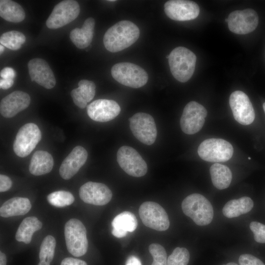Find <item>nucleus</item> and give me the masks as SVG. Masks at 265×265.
Wrapping results in <instances>:
<instances>
[{"mask_svg": "<svg viewBox=\"0 0 265 265\" xmlns=\"http://www.w3.org/2000/svg\"><path fill=\"white\" fill-rule=\"evenodd\" d=\"M41 132L34 123L25 124L18 131L13 143V150L19 157L29 155L41 139Z\"/></svg>", "mask_w": 265, "mask_h": 265, "instance_id": "obj_7", "label": "nucleus"}, {"mask_svg": "<svg viewBox=\"0 0 265 265\" xmlns=\"http://www.w3.org/2000/svg\"><path fill=\"white\" fill-rule=\"evenodd\" d=\"M195 54L184 47H178L169 54L168 63L173 77L181 82L188 81L195 70Z\"/></svg>", "mask_w": 265, "mask_h": 265, "instance_id": "obj_2", "label": "nucleus"}, {"mask_svg": "<svg viewBox=\"0 0 265 265\" xmlns=\"http://www.w3.org/2000/svg\"><path fill=\"white\" fill-rule=\"evenodd\" d=\"M189 257V253L187 249L176 247L168 257L167 265H187Z\"/></svg>", "mask_w": 265, "mask_h": 265, "instance_id": "obj_32", "label": "nucleus"}, {"mask_svg": "<svg viewBox=\"0 0 265 265\" xmlns=\"http://www.w3.org/2000/svg\"><path fill=\"white\" fill-rule=\"evenodd\" d=\"M31 205L27 198L15 197L5 202L0 208V214L3 217L23 215L30 210Z\"/></svg>", "mask_w": 265, "mask_h": 265, "instance_id": "obj_23", "label": "nucleus"}, {"mask_svg": "<svg viewBox=\"0 0 265 265\" xmlns=\"http://www.w3.org/2000/svg\"><path fill=\"white\" fill-rule=\"evenodd\" d=\"M55 246L56 240L51 235L46 236L40 246L39 254L40 261L50 263L54 257Z\"/></svg>", "mask_w": 265, "mask_h": 265, "instance_id": "obj_31", "label": "nucleus"}, {"mask_svg": "<svg viewBox=\"0 0 265 265\" xmlns=\"http://www.w3.org/2000/svg\"><path fill=\"white\" fill-rule=\"evenodd\" d=\"M25 36L21 32L11 30L3 33L0 37V44L14 51L20 49L25 41Z\"/></svg>", "mask_w": 265, "mask_h": 265, "instance_id": "obj_29", "label": "nucleus"}, {"mask_svg": "<svg viewBox=\"0 0 265 265\" xmlns=\"http://www.w3.org/2000/svg\"><path fill=\"white\" fill-rule=\"evenodd\" d=\"M111 233L116 238L125 237L128 232H132L137 226L135 215L130 212H123L116 215L112 221Z\"/></svg>", "mask_w": 265, "mask_h": 265, "instance_id": "obj_21", "label": "nucleus"}, {"mask_svg": "<svg viewBox=\"0 0 265 265\" xmlns=\"http://www.w3.org/2000/svg\"><path fill=\"white\" fill-rule=\"evenodd\" d=\"M42 224L35 216L25 218L19 226L15 235L16 239L19 242L28 244L31 242L34 232L41 229Z\"/></svg>", "mask_w": 265, "mask_h": 265, "instance_id": "obj_26", "label": "nucleus"}, {"mask_svg": "<svg viewBox=\"0 0 265 265\" xmlns=\"http://www.w3.org/2000/svg\"><path fill=\"white\" fill-rule=\"evenodd\" d=\"M6 265V257L4 253L0 252V265Z\"/></svg>", "mask_w": 265, "mask_h": 265, "instance_id": "obj_43", "label": "nucleus"}, {"mask_svg": "<svg viewBox=\"0 0 265 265\" xmlns=\"http://www.w3.org/2000/svg\"><path fill=\"white\" fill-rule=\"evenodd\" d=\"M81 95L88 103L93 98L96 92V85L90 80H82L78 83Z\"/></svg>", "mask_w": 265, "mask_h": 265, "instance_id": "obj_34", "label": "nucleus"}, {"mask_svg": "<svg viewBox=\"0 0 265 265\" xmlns=\"http://www.w3.org/2000/svg\"><path fill=\"white\" fill-rule=\"evenodd\" d=\"M121 108L115 101L107 99H98L87 107L88 116L93 120L105 122L114 119L120 113Z\"/></svg>", "mask_w": 265, "mask_h": 265, "instance_id": "obj_17", "label": "nucleus"}, {"mask_svg": "<svg viewBox=\"0 0 265 265\" xmlns=\"http://www.w3.org/2000/svg\"><path fill=\"white\" fill-rule=\"evenodd\" d=\"M4 50V48L3 46L0 44V54H1L2 53Z\"/></svg>", "mask_w": 265, "mask_h": 265, "instance_id": "obj_45", "label": "nucleus"}, {"mask_svg": "<svg viewBox=\"0 0 265 265\" xmlns=\"http://www.w3.org/2000/svg\"><path fill=\"white\" fill-rule=\"evenodd\" d=\"M95 20L91 17L85 20L81 28H75L70 33V38L79 49H84L91 43L94 33Z\"/></svg>", "mask_w": 265, "mask_h": 265, "instance_id": "obj_22", "label": "nucleus"}, {"mask_svg": "<svg viewBox=\"0 0 265 265\" xmlns=\"http://www.w3.org/2000/svg\"><path fill=\"white\" fill-rule=\"evenodd\" d=\"M149 251L153 258L151 265H167V254L164 248L158 243H152Z\"/></svg>", "mask_w": 265, "mask_h": 265, "instance_id": "obj_33", "label": "nucleus"}, {"mask_svg": "<svg viewBox=\"0 0 265 265\" xmlns=\"http://www.w3.org/2000/svg\"><path fill=\"white\" fill-rule=\"evenodd\" d=\"M79 195L84 202L97 206L106 205L112 196L111 191L106 185L93 182L82 185L80 188Z\"/></svg>", "mask_w": 265, "mask_h": 265, "instance_id": "obj_16", "label": "nucleus"}, {"mask_svg": "<svg viewBox=\"0 0 265 265\" xmlns=\"http://www.w3.org/2000/svg\"><path fill=\"white\" fill-rule=\"evenodd\" d=\"M14 84V80L3 79L0 80V87L3 89H7L11 87Z\"/></svg>", "mask_w": 265, "mask_h": 265, "instance_id": "obj_41", "label": "nucleus"}, {"mask_svg": "<svg viewBox=\"0 0 265 265\" xmlns=\"http://www.w3.org/2000/svg\"><path fill=\"white\" fill-rule=\"evenodd\" d=\"M211 179L213 186L218 189L229 187L232 179V174L229 168L220 163L212 164L210 169Z\"/></svg>", "mask_w": 265, "mask_h": 265, "instance_id": "obj_28", "label": "nucleus"}, {"mask_svg": "<svg viewBox=\"0 0 265 265\" xmlns=\"http://www.w3.org/2000/svg\"><path fill=\"white\" fill-rule=\"evenodd\" d=\"M47 200L52 205L56 207H64L71 205L75 200L73 195L70 192L60 190L49 194Z\"/></svg>", "mask_w": 265, "mask_h": 265, "instance_id": "obj_30", "label": "nucleus"}, {"mask_svg": "<svg viewBox=\"0 0 265 265\" xmlns=\"http://www.w3.org/2000/svg\"><path fill=\"white\" fill-rule=\"evenodd\" d=\"M253 206V200L249 197L244 196L228 201L223 207L222 212L228 218L236 217L250 212Z\"/></svg>", "mask_w": 265, "mask_h": 265, "instance_id": "obj_25", "label": "nucleus"}, {"mask_svg": "<svg viewBox=\"0 0 265 265\" xmlns=\"http://www.w3.org/2000/svg\"><path fill=\"white\" fill-rule=\"evenodd\" d=\"M111 72L113 79L119 83L134 88L144 86L148 80V75L143 68L130 62L114 65Z\"/></svg>", "mask_w": 265, "mask_h": 265, "instance_id": "obj_5", "label": "nucleus"}, {"mask_svg": "<svg viewBox=\"0 0 265 265\" xmlns=\"http://www.w3.org/2000/svg\"><path fill=\"white\" fill-rule=\"evenodd\" d=\"M238 262L239 265H265L261 260L248 254L241 255Z\"/></svg>", "mask_w": 265, "mask_h": 265, "instance_id": "obj_36", "label": "nucleus"}, {"mask_svg": "<svg viewBox=\"0 0 265 265\" xmlns=\"http://www.w3.org/2000/svg\"><path fill=\"white\" fill-rule=\"evenodd\" d=\"M250 229L254 234L255 240L259 243H265V225L256 221L251 222Z\"/></svg>", "mask_w": 265, "mask_h": 265, "instance_id": "obj_35", "label": "nucleus"}, {"mask_svg": "<svg viewBox=\"0 0 265 265\" xmlns=\"http://www.w3.org/2000/svg\"><path fill=\"white\" fill-rule=\"evenodd\" d=\"M66 245L69 252L75 257L84 255L88 249L86 230L79 219L72 218L64 226Z\"/></svg>", "mask_w": 265, "mask_h": 265, "instance_id": "obj_4", "label": "nucleus"}, {"mask_svg": "<svg viewBox=\"0 0 265 265\" xmlns=\"http://www.w3.org/2000/svg\"><path fill=\"white\" fill-rule=\"evenodd\" d=\"M140 31L130 21H121L109 28L105 33L103 42L106 49L112 53L122 51L138 39Z\"/></svg>", "mask_w": 265, "mask_h": 265, "instance_id": "obj_1", "label": "nucleus"}, {"mask_svg": "<svg viewBox=\"0 0 265 265\" xmlns=\"http://www.w3.org/2000/svg\"><path fill=\"white\" fill-rule=\"evenodd\" d=\"M53 166L52 155L47 151L39 150L35 152L29 165V171L35 176H40L51 172Z\"/></svg>", "mask_w": 265, "mask_h": 265, "instance_id": "obj_24", "label": "nucleus"}, {"mask_svg": "<svg viewBox=\"0 0 265 265\" xmlns=\"http://www.w3.org/2000/svg\"><path fill=\"white\" fill-rule=\"evenodd\" d=\"M12 182L7 176L1 174L0 175V191L4 192L8 190L11 187Z\"/></svg>", "mask_w": 265, "mask_h": 265, "instance_id": "obj_38", "label": "nucleus"}, {"mask_svg": "<svg viewBox=\"0 0 265 265\" xmlns=\"http://www.w3.org/2000/svg\"><path fill=\"white\" fill-rule=\"evenodd\" d=\"M38 265H50V263L46 261H40Z\"/></svg>", "mask_w": 265, "mask_h": 265, "instance_id": "obj_44", "label": "nucleus"}, {"mask_svg": "<svg viewBox=\"0 0 265 265\" xmlns=\"http://www.w3.org/2000/svg\"><path fill=\"white\" fill-rule=\"evenodd\" d=\"M71 95L74 104L80 108H84L87 106V102L81 95L78 88L74 89L71 92Z\"/></svg>", "mask_w": 265, "mask_h": 265, "instance_id": "obj_37", "label": "nucleus"}, {"mask_svg": "<svg viewBox=\"0 0 265 265\" xmlns=\"http://www.w3.org/2000/svg\"><path fill=\"white\" fill-rule=\"evenodd\" d=\"M263 109L265 111V102L263 104Z\"/></svg>", "mask_w": 265, "mask_h": 265, "instance_id": "obj_47", "label": "nucleus"}, {"mask_svg": "<svg viewBox=\"0 0 265 265\" xmlns=\"http://www.w3.org/2000/svg\"><path fill=\"white\" fill-rule=\"evenodd\" d=\"M80 12V5L77 1L63 0L54 7L46 25L50 29L61 27L76 19Z\"/></svg>", "mask_w": 265, "mask_h": 265, "instance_id": "obj_11", "label": "nucleus"}, {"mask_svg": "<svg viewBox=\"0 0 265 265\" xmlns=\"http://www.w3.org/2000/svg\"><path fill=\"white\" fill-rule=\"evenodd\" d=\"M0 16L8 22L19 23L25 19L26 14L23 7L16 2L0 0Z\"/></svg>", "mask_w": 265, "mask_h": 265, "instance_id": "obj_27", "label": "nucleus"}, {"mask_svg": "<svg viewBox=\"0 0 265 265\" xmlns=\"http://www.w3.org/2000/svg\"><path fill=\"white\" fill-rule=\"evenodd\" d=\"M207 115L206 108L195 101L189 102L185 107L180 119L182 131L187 134L198 132L203 127Z\"/></svg>", "mask_w": 265, "mask_h": 265, "instance_id": "obj_12", "label": "nucleus"}, {"mask_svg": "<svg viewBox=\"0 0 265 265\" xmlns=\"http://www.w3.org/2000/svg\"><path fill=\"white\" fill-rule=\"evenodd\" d=\"M166 57L168 59L169 58V55H166Z\"/></svg>", "mask_w": 265, "mask_h": 265, "instance_id": "obj_49", "label": "nucleus"}, {"mask_svg": "<svg viewBox=\"0 0 265 265\" xmlns=\"http://www.w3.org/2000/svg\"><path fill=\"white\" fill-rule=\"evenodd\" d=\"M229 104L234 118L239 123L248 125L254 121V108L245 93L239 90L233 92L229 98Z\"/></svg>", "mask_w": 265, "mask_h": 265, "instance_id": "obj_14", "label": "nucleus"}, {"mask_svg": "<svg viewBox=\"0 0 265 265\" xmlns=\"http://www.w3.org/2000/svg\"><path fill=\"white\" fill-rule=\"evenodd\" d=\"M129 121L130 129L138 140L148 145L155 142L157 131L154 119L151 115L138 112L130 117Z\"/></svg>", "mask_w": 265, "mask_h": 265, "instance_id": "obj_8", "label": "nucleus"}, {"mask_svg": "<svg viewBox=\"0 0 265 265\" xmlns=\"http://www.w3.org/2000/svg\"><path fill=\"white\" fill-rule=\"evenodd\" d=\"M166 15L171 19L177 21H186L196 18L200 8L195 2L185 0H171L164 5Z\"/></svg>", "mask_w": 265, "mask_h": 265, "instance_id": "obj_15", "label": "nucleus"}, {"mask_svg": "<svg viewBox=\"0 0 265 265\" xmlns=\"http://www.w3.org/2000/svg\"><path fill=\"white\" fill-rule=\"evenodd\" d=\"M234 149L230 143L220 138L204 140L199 146L198 154L204 160L209 162H224L232 157Z\"/></svg>", "mask_w": 265, "mask_h": 265, "instance_id": "obj_6", "label": "nucleus"}, {"mask_svg": "<svg viewBox=\"0 0 265 265\" xmlns=\"http://www.w3.org/2000/svg\"><path fill=\"white\" fill-rule=\"evenodd\" d=\"M125 265H142L139 259L135 256H129L126 260Z\"/></svg>", "mask_w": 265, "mask_h": 265, "instance_id": "obj_42", "label": "nucleus"}, {"mask_svg": "<svg viewBox=\"0 0 265 265\" xmlns=\"http://www.w3.org/2000/svg\"><path fill=\"white\" fill-rule=\"evenodd\" d=\"M29 74L31 81H34L46 89L54 87L56 80L48 63L43 59L35 58L28 62Z\"/></svg>", "mask_w": 265, "mask_h": 265, "instance_id": "obj_18", "label": "nucleus"}, {"mask_svg": "<svg viewBox=\"0 0 265 265\" xmlns=\"http://www.w3.org/2000/svg\"><path fill=\"white\" fill-rule=\"evenodd\" d=\"M117 161L120 167L128 175L140 177L147 172V165L142 157L133 148L123 146L117 153Z\"/></svg>", "mask_w": 265, "mask_h": 265, "instance_id": "obj_10", "label": "nucleus"}, {"mask_svg": "<svg viewBox=\"0 0 265 265\" xmlns=\"http://www.w3.org/2000/svg\"><path fill=\"white\" fill-rule=\"evenodd\" d=\"M60 265H87L86 263L81 260L72 257L64 258L61 262Z\"/></svg>", "mask_w": 265, "mask_h": 265, "instance_id": "obj_40", "label": "nucleus"}, {"mask_svg": "<svg viewBox=\"0 0 265 265\" xmlns=\"http://www.w3.org/2000/svg\"><path fill=\"white\" fill-rule=\"evenodd\" d=\"M248 159H251V158H250V157H249V158H248Z\"/></svg>", "mask_w": 265, "mask_h": 265, "instance_id": "obj_50", "label": "nucleus"}, {"mask_svg": "<svg viewBox=\"0 0 265 265\" xmlns=\"http://www.w3.org/2000/svg\"><path fill=\"white\" fill-rule=\"evenodd\" d=\"M30 103L29 95L23 91H15L4 97L0 101V114L5 118L15 116L26 108Z\"/></svg>", "mask_w": 265, "mask_h": 265, "instance_id": "obj_19", "label": "nucleus"}, {"mask_svg": "<svg viewBox=\"0 0 265 265\" xmlns=\"http://www.w3.org/2000/svg\"><path fill=\"white\" fill-rule=\"evenodd\" d=\"M139 214L142 223L147 227L163 231L169 227L170 221L166 211L157 203H143L139 208Z\"/></svg>", "mask_w": 265, "mask_h": 265, "instance_id": "obj_9", "label": "nucleus"}, {"mask_svg": "<svg viewBox=\"0 0 265 265\" xmlns=\"http://www.w3.org/2000/svg\"><path fill=\"white\" fill-rule=\"evenodd\" d=\"M87 157V152L83 147H75L62 161L59 168L60 176L64 180L71 179L85 164Z\"/></svg>", "mask_w": 265, "mask_h": 265, "instance_id": "obj_20", "label": "nucleus"}, {"mask_svg": "<svg viewBox=\"0 0 265 265\" xmlns=\"http://www.w3.org/2000/svg\"><path fill=\"white\" fill-rule=\"evenodd\" d=\"M183 212L196 224L206 226L213 217V210L210 201L203 195L193 193L187 196L182 202Z\"/></svg>", "mask_w": 265, "mask_h": 265, "instance_id": "obj_3", "label": "nucleus"}, {"mask_svg": "<svg viewBox=\"0 0 265 265\" xmlns=\"http://www.w3.org/2000/svg\"><path fill=\"white\" fill-rule=\"evenodd\" d=\"M227 24L231 31L238 34H245L254 31L259 23L257 12L252 9L236 10L228 18Z\"/></svg>", "mask_w": 265, "mask_h": 265, "instance_id": "obj_13", "label": "nucleus"}, {"mask_svg": "<svg viewBox=\"0 0 265 265\" xmlns=\"http://www.w3.org/2000/svg\"><path fill=\"white\" fill-rule=\"evenodd\" d=\"M0 76L3 79L14 80L16 76V72L13 68L7 67L0 71Z\"/></svg>", "mask_w": 265, "mask_h": 265, "instance_id": "obj_39", "label": "nucleus"}, {"mask_svg": "<svg viewBox=\"0 0 265 265\" xmlns=\"http://www.w3.org/2000/svg\"><path fill=\"white\" fill-rule=\"evenodd\" d=\"M222 265H238L235 263L231 262V263H228L227 264Z\"/></svg>", "mask_w": 265, "mask_h": 265, "instance_id": "obj_46", "label": "nucleus"}, {"mask_svg": "<svg viewBox=\"0 0 265 265\" xmlns=\"http://www.w3.org/2000/svg\"><path fill=\"white\" fill-rule=\"evenodd\" d=\"M225 22L227 23V22H228V19H227V18L225 19Z\"/></svg>", "mask_w": 265, "mask_h": 265, "instance_id": "obj_48", "label": "nucleus"}]
</instances>
